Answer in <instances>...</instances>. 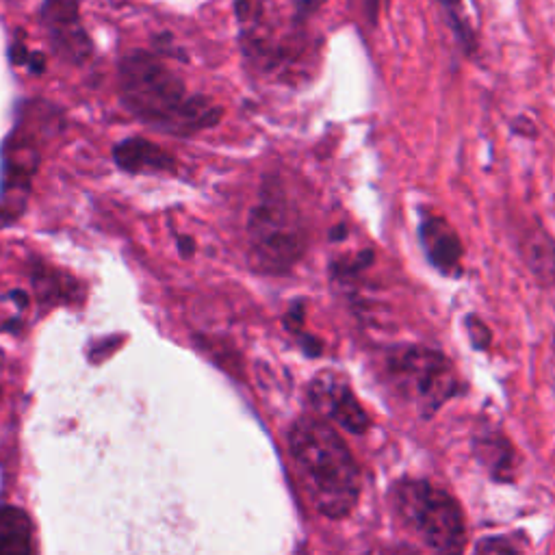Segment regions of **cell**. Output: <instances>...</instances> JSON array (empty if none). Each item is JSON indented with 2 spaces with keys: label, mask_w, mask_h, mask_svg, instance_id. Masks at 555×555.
<instances>
[{
  "label": "cell",
  "mask_w": 555,
  "mask_h": 555,
  "mask_svg": "<svg viewBox=\"0 0 555 555\" xmlns=\"http://www.w3.org/2000/svg\"><path fill=\"white\" fill-rule=\"evenodd\" d=\"M31 70L35 72V74H40V72H44V68H46V63H44V57L40 55V53H33L31 55Z\"/></svg>",
  "instance_id": "ac0fdd59"
},
{
  "label": "cell",
  "mask_w": 555,
  "mask_h": 555,
  "mask_svg": "<svg viewBox=\"0 0 555 555\" xmlns=\"http://www.w3.org/2000/svg\"><path fill=\"white\" fill-rule=\"evenodd\" d=\"M441 5H443L445 14H447L451 31L456 33V37L460 40V44L464 46V50L471 53V50L475 48V37H473V31L469 27L467 14H464L462 0H441Z\"/></svg>",
  "instance_id": "5bb4252c"
},
{
  "label": "cell",
  "mask_w": 555,
  "mask_h": 555,
  "mask_svg": "<svg viewBox=\"0 0 555 555\" xmlns=\"http://www.w3.org/2000/svg\"><path fill=\"white\" fill-rule=\"evenodd\" d=\"M384 371L395 395L425 419L436 415L449 399L464 391L454 363L428 347H397L386 354Z\"/></svg>",
  "instance_id": "5b68a950"
},
{
  "label": "cell",
  "mask_w": 555,
  "mask_h": 555,
  "mask_svg": "<svg viewBox=\"0 0 555 555\" xmlns=\"http://www.w3.org/2000/svg\"><path fill=\"white\" fill-rule=\"evenodd\" d=\"M523 256L527 267L540 282L555 287V245L540 226L525 235Z\"/></svg>",
  "instance_id": "7c38bea8"
},
{
  "label": "cell",
  "mask_w": 555,
  "mask_h": 555,
  "mask_svg": "<svg viewBox=\"0 0 555 555\" xmlns=\"http://www.w3.org/2000/svg\"><path fill=\"white\" fill-rule=\"evenodd\" d=\"M308 402L321 419L350 434H365L371 425L367 410L360 406L350 382L334 371L317 373L308 384Z\"/></svg>",
  "instance_id": "8992f818"
},
{
  "label": "cell",
  "mask_w": 555,
  "mask_h": 555,
  "mask_svg": "<svg viewBox=\"0 0 555 555\" xmlns=\"http://www.w3.org/2000/svg\"><path fill=\"white\" fill-rule=\"evenodd\" d=\"M42 20L55 53L74 66H81L94 53L92 40L81 22L79 0H44Z\"/></svg>",
  "instance_id": "52a82bcc"
},
{
  "label": "cell",
  "mask_w": 555,
  "mask_h": 555,
  "mask_svg": "<svg viewBox=\"0 0 555 555\" xmlns=\"http://www.w3.org/2000/svg\"><path fill=\"white\" fill-rule=\"evenodd\" d=\"M11 59H14L16 66H22V63H29L31 55H29V50L24 48L22 44H14V48H11Z\"/></svg>",
  "instance_id": "e0dca14e"
},
{
  "label": "cell",
  "mask_w": 555,
  "mask_h": 555,
  "mask_svg": "<svg viewBox=\"0 0 555 555\" xmlns=\"http://www.w3.org/2000/svg\"><path fill=\"white\" fill-rule=\"evenodd\" d=\"M467 328H469L467 332H469V339H471L475 350H486V347L490 345V330H488L484 321L477 319V317H469Z\"/></svg>",
  "instance_id": "2e32d148"
},
{
  "label": "cell",
  "mask_w": 555,
  "mask_h": 555,
  "mask_svg": "<svg viewBox=\"0 0 555 555\" xmlns=\"http://www.w3.org/2000/svg\"><path fill=\"white\" fill-rule=\"evenodd\" d=\"M113 161L118 163L120 170L128 174H165L172 172L176 167L170 152L141 137L120 141V144L113 148Z\"/></svg>",
  "instance_id": "30bf717a"
},
{
  "label": "cell",
  "mask_w": 555,
  "mask_h": 555,
  "mask_svg": "<svg viewBox=\"0 0 555 555\" xmlns=\"http://www.w3.org/2000/svg\"><path fill=\"white\" fill-rule=\"evenodd\" d=\"M393 512L425 547L458 553L467 545V523L456 497L428 480H402L391 490Z\"/></svg>",
  "instance_id": "277c9868"
},
{
  "label": "cell",
  "mask_w": 555,
  "mask_h": 555,
  "mask_svg": "<svg viewBox=\"0 0 555 555\" xmlns=\"http://www.w3.org/2000/svg\"><path fill=\"white\" fill-rule=\"evenodd\" d=\"M33 287L42 304L70 302L76 293V282L61 278L59 271L50 269L48 265H37L33 269Z\"/></svg>",
  "instance_id": "4fadbf2b"
},
{
  "label": "cell",
  "mask_w": 555,
  "mask_h": 555,
  "mask_svg": "<svg viewBox=\"0 0 555 555\" xmlns=\"http://www.w3.org/2000/svg\"><path fill=\"white\" fill-rule=\"evenodd\" d=\"M421 248L428 261L445 276H458L462 271V241L456 228L447 219L438 215H428L421 219L419 226Z\"/></svg>",
  "instance_id": "ba28073f"
},
{
  "label": "cell",
  "mask_w": 555,
  "mask_h": 555,
  "mask_svg": "<svg viewBox=\"0 0 555 555\" xmlns=\"http://www.w3.org/2000/svg\"><path fill=\"white\" fill-rule=\"evenodd\" d=\"M252 265L269 276H282L300 263L306 252L302 213L285 196L276 178H267L261 198L248 217Z\"/></svg>",
  "instance_id": "3957f363"
},
{
  "label": "cell",
  "mask_w": 555,
  "mask_h": 555,
  "mask_svg": "<svg viewBox=\"0 0 555 555\" xmlns=\"http://www.w3.org/2000/svg\"><path fill=\"white\" fill-rule=\"evenodd\" d=\"M510 540L512 538H501V536L486 538L482 542H477L475 551L477 553H519L521 547L519 545H512Z\"/></svg>",
  "instance_id": "9a60e30c"
},
{
  "label": "cell",
  "mask_w": 555,
  "mask_h": 555,
  "mask_svg": "<svg viewBox=\"0 0 555 555\" xmlns=\"http://www.w3.org/2000/svg\"><path fill=\"white\" fill-rule=\"evenodd\" d=\"M120 96L124 107L157 131L191 137L219 124L224 109L206 96L187 94L185 83L165 63L144 50L120 63Z\"/></svg>",
  "instance_id": "6da1fadb"
},
{
  "label": "cell",
  "mask_w": 555,
  "mask_h": 555,
  "mask_svg": "<svg viewBox=\"0 0 555 555\" xmlns=\"http://www.w3.org/2000/svg\"><path fill=\"white\" fill-rule=\"evenodd\" d=\"M178 243H180V245H178L180 254H185V256H191V254H193V239L185 237V239H180Z\"/></svg>",
  "instance_id": "d6986e66"
},
{
  "label": "cell",
  "mask_w": 555,
  "mask_h": 555,
  "mask_svg": "<svg viewBox=\"0 0 555 555\" xmlns=\"http://www.w3.org/2000/svg\"><path fill=\"white\" fill-rule=\"evenodd\" d=\"M291 458L313 506L328 519H343L360 497V469L350 447L326 419L302 417L289 430Z\"/></svg>",
  "instance_id": "7a4b0ae2"
},
{
  "label": "cell",
  "mask_w": 555,
  "mask_h": 555,
  "mask_svg": "<svg viewBox=\"0 0 555 555\" xmlns=\"http://www.w3.org/2000/svg\"><path fill=\"white\" fill-rule=\"evenodd\" d=\"M473 454L497 482H512L519 469V456L508 436L497 428H486L473 436Z\"/></svg>",
  "instance_id": "9c48e42d"
},
{
  "label": "cell",
  "mask_w": 555,
  "mask_h": 555,
  "mask_svg": "<svg viewBox=\"0 0 555 555\" xmlns=\"http://www.w3.org/2000/svg\"><path fill=\"white\" fill-rule=\"evenodd\" d=\"M33 551V525L29 514L0 506V555H27Z\"/></svg>",
  "instance_id": "8fae6325"
}]
</instances>
